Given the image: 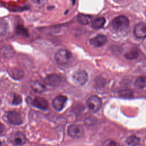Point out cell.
Returning a JSON list of instances; mask_svg holds the SVG:
<instances>
[{"label":"cell","mask_w":146,"mask_h":146,"mask_svg":"<svg viewBox=\"0 0 146 146\" xmlns=\"http://www.w3.org/2000/svg\"><path fill=\"white\" fill-rule=\"evenodd\" d=\"M139 55V52L137 50H132L125 54V57L128 59H134L137 58Z\"/></svg>","instance_id":"18"},{"label":"cell","mask_w":146,"mask_h":146,"mask_svg":"<svg viewBox=\"0 0 146 146\" xmlns=\"http://www.w3.org/2000/svg\"><path fill=\"white\" fill-rule=\"evenodd\" d=\"M134 34L137 38H144L146 35V25L144 22L137 24L134 28Z\"/></svg>","instance_id":"10"},{"label":"cell","mask_w":146,"mask_h":146,"mask_svg":"<svg viewBox=\"0 0 146 146\" xmlns=\"http://www.w3.org/2000/svg\"><path fill=\"white\" fill-rule=\"evenodd\" d=\"M68 135L74 138H79L84 134V129L80 124H71L68 128Z\"/></svg>","instance_id":"5"},{"label":"cell","mask_w":146,"mask_h":146,"mask_svg":"<svg viewBox=\"0 0 146 146\" xmlns=\"http://www.w3.org/2000/svg\"><path fill=\"white\" fill-rule=\"evenodd\" d=\"M1 141H0V146H1Z\"/></svg>","instance_id":"24"},{"label":"cell","mask_w":146,"mask_h":146,"mask_svg":"<svg viewBox=\"0 0 146 146\" xmlns=\"http://www.w3.org/2000/svg\"><path fill=\"white\" fill-rule=\"evenodd\" d=\"M106 23V19L103 17L98 18L95 19L93 22H92L91 26L92 28L95 29H99L102 28Z\"/></svg>","instance_id":"15"},{"label":"cell","mask_w":146,"mask_h":146,"mask_svg":"<svg viewBox=\"0 0 146 146\" xmlns=\"http://www.w3.org/2000/svg\"><path fill=\"white\" fill-rule=\"evenodd\" d=\"M21 101H22V98L20 96V95H15L14 97L13 103L14 104H16V105L19 104L21 102Z\"/></svg>","instance_id":"22"},{"label":"cell","mask_w":146,"mask_h":146,"mask_svg":"<svg viewBox=\"0 0 146 146\" xmlns=\"http://www.w3.org/2000/svg\"><path fill=\"white\" fill-rule=\"evenodd\" d=\"M46 83L52 86H58L61 82L60 78L56 74H51L48 75L46 78Z\"/></svg>","instance_id":"12"},{"label":"cell","mask_w":146,"mask_h":146,"mask_svg":"<svg viewBox=\"0 0 146 146\" xmlns=\"http://www.w3.org/2000/svg\"><path fill=\"white\" fill-rule=\"evenodd\" d=\"M76 19L79 23L83 25H86L89 24L91 22V17L83 14H79L77 15Z\"/></svg>","instance_id":"13"},{"label":"cell","mask_w":146,"mask_h":146,"mask_svg":"<svg viewBox=\"0 0 146 146\" xmlns=\"http://www.w3.org/2000/svg\"><path fill=\"white\" fill-rule=\"evenodd\" d=\"M133 94L132 91L129 90H123L120 92V96H122L123 98H129L132 97Z\"/></svg>","instance_id":"20"},{"label":"cell","mask_w":146,"mask_h":146,"mask_svg":"<svg viewBox=\"0 0 146 146\" xmlns=\"http://www.w3.org/2000/svg\"><path fill=\"white\" fill-rule=\"evenodd\" d=\"M146 79L145 76H140L137 78L135 82L136 87L139 88H144L145 87Z\"/></svg>","instance_id":"17"},{"label":"cell","mask_w":146,"mask_h":146,"mask_svg":"<svg viewBox=\"0 0 146 146\" xmlns=\"http://www.w3.org/2000/svg\"><path fill=\"white\" fill-rule=\"evenodd\" d=\"M7 30L6 24L3 22H0V35H3L6 33Z\"/></svg>","instance_id":"21"},{"label":"cell","mask_w":146,"mask_h":146,"mask_svg":"<svg viewBox=\"0 0 146 146\" xmlns=\"http://www.w3.org/2000/svg\"><path fill=\"white\" fill-rule=\"evenodd\" d=\"M72 56L71 52L66 49L61 48L58 50L55 55V60L60 66L66 65Z\"/></svg>","instance_id":"1"},{"label":"cell","mask_w":146,"mask_h":146,"mask_svg":"<svg viewBox=\"0 0 146 146\" xmlns=\"http://www.w3.org/2000/svg\"><path fill=\"white\" fill-rule=\"evenodd\" d=\"M140 138L134 135L130 136L126 139V143L130 146H137L140 143Z\"/></svg>","instance_id":"16"},{"label":"cell","mask_w":146,"mask_h":146,"mask_svg":"<svg viewBox=\"0 0 146 146\" xmlns=\"http://www.w3.org/2000/svg\"><path fill=\"white\" fill-rule=\"evenodd\" d=\"M31 87L33 90L37 93H42L46 90L44 86L38 81L33 82L31 83Z\"/></svg>","instance_id":"14"},{"label":"cell","mask_w":146,"mask_h":146,"mask_svg":"<svg viewBox=\"0 0 146 146\" xmlns=\"http://www.w3.org/2000/svg\"><path fill=\"white\" fill-rule=\"evenodd\" d=\"M27 141L25 135L21 132L14 133L11 137V141L15 145H22L26 143Z\"/></svg>","instance_id":"9"},{"label":"cell","mask_w":146,"mask_h":146,"mask_svg":"<svg viewBox=\"0 0 146 146\" xmlns=\"http://www.w3.org/2000/svg\"><path fill=\"white\" fill-rule=\"evenodd\" d=\"M67 100V98L66 96L59 95L55 97L52 101V106L54 109L58 111H61Z\"/></svg>","instance_id":"7"},{"label":"cell","mask_w":146,"mask_h":146,"mask_svg":"<svg viewBox=\"0 0 146 146\" xmlns=\"http://www.w3.org/2000/svg\"><path fill=\"white\" fill-rule=\"evenodd\" d=\"M33 105L39 109L44 110L48 107L47 100L42 97H36L33 101Z\"/></svg>","instance_id":"11"},{"label":"cell","mask_w":146,"mask_h":146,"mask_svg":"<svg viewBox=\"0 0 146 146\" xmlns=\"http://www.w3.org/2000/svg\"><path fill=\"white\" fill-rule=\"evenodd\" d=\"M107 41V37L103 34H99L97 36L90 39V44L95 47H99L103 46Z\"/></svg>","instance_id":"8"},{"label":"cell","mask_w":146,"mask_h":146,"mask_svg":"<svg viewBox=\"0 0 146 146\" xmlns=\"http://www.w3.org/2000/svg\"><path fill=\"white\" fill-rule=\"evenodd\" d=\"M7 120L13 125H20L22 123L23 120L21 114L16 111H10L7 114Z\"/></svg>","instance_id":"6"},{"label":"cell","mask_w":146,"mask_h":146,"mask_svg":"<svg viewBox=\"0 0 146 146\" xmlns=\"http://www.w3.org/2000/svg\"><path fill=\"white\" fill-rule=\"evenodd\" d=\"M103 146H119V145L115 141L111 139H108L104 142Z\"/></svg>","instance_id":"19"},{"label":"cell","mask_w":146,"mask_h":146,"mask_svg":"<svg viewBox=\"0 0 146 146\" xmlns=\"http://www.w3.org/2000/svg\"><path fill=\"white\" fill-rule=\"evenodd\" d=\"M89 109L93 112H97L102 107V100L99 97L96 95L91 96L87 102Z\"/></svg>","instance_id":"4"},{"label":"cell","mask_w":146,"mask_h":146,"mask_svg":"<svg viewBox=\"0 0 146 146\" xmlns=\"http://www.w3.org/2000/svg\"><path fill=\"white\" fill-rule=\"evenodd\" d=\"M3 129H4V126L3 125L0 123V135L2 133L3 131Z\"/></svg>","instance_id":"23"},{"label":"cell","mask_w":146,"mask_h":146,"mask_svg":"<svg viewBox=\"0 0 146 146\" xmlns=\"http://www.w3.org/2000/svg\"><path fill=\"white\" fill-rule=\"evenodd\" d=\"M112 27L117 31H120L127 29L129 26L128 19L124 16L120 15L113 19L112 22Z\"/></svg>","instance_id":"2"},{"label":"cell","mask_w":146,"mask_h":146,"mask_svg":"<svg viewBox=\"0 0 146 146\" xmlns=\"http://www.w3.org/2000/svg\"><path fill=\"white\" fill-rule=\"evenodd\" d=\"M88 80V74L83 70L75 72L72 75L73 82L78 86L84 85Z\"/></svg>","instance_id":"3"}]
</instances>
